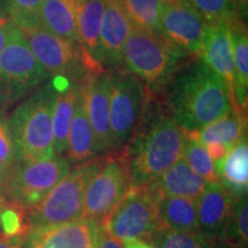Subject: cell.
Wrapping results in <instances>:
<instances>
[{"label": "cell", "mask_w": 248, "mask_h": 248, "mask_svg": "<svg viewBox=\"0 0 248 248\" xmlns=\"http://www.w3.org/2000/svg\"><path fill=\"white\" fill-rule=\"evenodd\" d=\"M184 138L185 131L172 117L166 100L148 90L140 121L122 150L130 187L147 186L159 178L182 156Z\"/></svg>", "instance_id": "6da1fadb"}, {"label": "cell", "mask_w": 248, "mask_h": 248, "mask_svg": "<svg viewBox=\"0 0 248 248\" xmlns=\"http://www.w3.org/2000/svg\"><path fill=\"white\" fill-rule=\"evenodd\" d=\"M166 90L167 106L185 132L199 131L235 110L228 86L200 57L182 67Z\"/></svg>", "instance_id": "7a4b0ae2"}, {"label": "cell", "mask_w": 248, "mask_h": 248, "mask_svg": "<svg viewBox=\"0 0 248 248\" xmlns=\"http://www.w3.org/2000/svg\"><path fill=\"white\" fill-rule=\"evenodd\" d=\"M58 79L37 88L17 105L8 119L17 161L32 162L54 156L53 109Z\"/></svg>", "instance_id": "3957f363"}, {"label": "cell", "mask_w": 248, "mask_h": 248, "mask_svg": "<svg viewBox=\"0 0 248 248\" xmlns=\"http://www.w3.org/2000/svg\"><path fill=\"white\" fill-rule=\"evenodd\" d=\"M159 32L133 28L123 47V67L131 71L151 92L167 89L191 59Z\"/></svg>", "instance_id": "277c9868"}, {"label": "cell", "mask_w": 248, "mask_h": 248, "mask_svg": "<svg viewBox=\"0 0 248 248\" xmlns=\"http://www.w3.org/2000/svg\"><path fill=\"white\" fill-rule=\"evenodd\" d=\"M108 155V154H107ZM106 160V155L76 164L48 194L27 213L28 230L63 224L80 218L89 182Z\"/></svg>", "instance_id": "5b68a950"}, {"label": "cell", "mask_w": 248, "mask_h": 248, "mask_svg": "<svg viewBox=\"0 0 248 248\" xmlns=\"http://www.w3.org/2000/svg\"><path fill=\"white\" fill-rule=\"evenodd\" d=\"M70 166L67 157L60 155L32 162L17 161L5 171L0 194L28 213L66 177Z\"/></svg>", "instance_id": "8992f818"}, {"label": "cell", "mask_w": 248, "mask_h": 248, "mask_svg": "<svg viewBox=\"0 0 248 248\" xmlns=\"http://www.w3.org/2000/svg\"><path fill=\"white\" fill-rule=\"evenodd\" d=\"M20 28L14 27L0 53V111L17 104L48 78Z\"/></svg>", "instance_id": "52a82bcc"}, {"label": "cell", "mask_w": 248, "mask_h": 248, "mask_svg": "<svg viewBox=\"0 0 248 248\" xmlns=\"http://www.w3.org/2000/svg\"><path fill=\"white\" fill-rule=\"evenodd\" d=\"M109 122L113 153L122 151L136 131L148 94L146 85L124 67L109 69Z\"/></svg>", "instance_id": "ba28073f"}, {"label": "cell", "mask_w": 248, "mask_h": 248, "mask_svg": "<svg viewBox=\"0 0 248 248\" xmlns=\"http://www.w3.org/2000/svg\"><path fill=\"white\" fill-rule=\"evenodd\" d=\"M157 195L147 186L130 187L123 199L100 222L121 241H151L159 228Z\"/></svg>", "instance_id": "9c48e42d"}, {"label": "cell", "mask_w": 248, "mask_h": 248, "mask_svg": "<svg viewBox=\"0 0 248 248\" xmlns=\"http://www.w3.org/2000/svg\"><path fill=\"white\" fill-rule=\"evenodd\" d=\"M33 57L48 76L83 82L88 75L85 57L79 45L61 38L44 27L21 29Z\"/></svg>", "instance_id": "30bf717a"}, {"label": "cell", "mask_w": 248, "mask_h": 248, "mask_svg": "<svg viewBox=\"0 0 248 248\" xmlns=\"http://www.w3.org/2000/svg\"><path fill=\"white\" fill-rule=\"evenodd\" d=\"M130 188L128 164L123 152L106 155L101 168L89 182L80 218L100 223Z\"/></svg>", "instance_id": "8fae6325"}, {"label": "cell", "mask_w": 248, "mask_h": 248, "mask_svg": "<svg viewBox=\"0 0 248 248\" xmlns=\"http://www.w3.org/2000/svg\"><path fill=\"white\" fill-rule=\"evenodd\" d=\"M207 22L187 0H163L159 33L191 57H200Z\"/></svg>", "instance_id": "7c38bea8"}, {"label": "cell", "mask_w": 248, "mask_h": 248, "mask_svg": "<svg viewBox=\"0 0 248 248\" xmlns=\"http://www.w3.org/2000/svg\"><path fill=\"white\" fill-rule=\"evenodd\" d=\"M110 85V71L105 68L89 73L82 82L85 109L98 156L113 153L109 122Z\"/></svg>", "instance_id": "4fadbf2b"}, {"label": "cell", "mask_w": 248, "mask_h": 248, "mask_svg": "<svg viewBox=\"0 0 248 248\" xmlns=\"http://www.w3.org/2000/svg\"><path fill=\"white\" fill-rule=\"evenodd\" d=\"M97 60L105 69L123 67V47L133 29L122 0H104Z\"/></svg>", "instance_id": "5bb4252c"}, {"label": "cell", "mask_w": 248, "mask_h": 248, "mask_svg": "<svg viewBox=\"0 0 248 248\" xmlns=\"http://www.w3.org/2000/svg\"><path fill=\"white\" fill-rule=\"evenodd\" d=\"M234 198L219 182L208 183L197 200L199 231L206 237L224 243L230 229Z\"/></svg>", "instance_id": "9a60e30c"}, {"label": "cell", "mask_w": 248, "mask_h": 248, "mask_svg": "<svg viewBox=\"0 0 248 248\" xmlns=\"http://www.w3.org/2000/svg\"><path fill=\"white\" fill-rule=\"evenodd\" d=\"M98 223L78 218L63 224L28 230L26 248H95Z\"/></svg>", "instance_id": "2e32d148"}, {"label": "cell", "mask_w": 248, "mask_h": 248, "mask_svg": "<svg viewBox=\"0 0 248 248\" xmlns=\"http://www.w3.org/2000/svg\"><path fill=\"white\" fill-rule=\"evenodd\" d=\"M200 58L223 79L234 102V63L228 24L207 23Z\"/></svg>", "instance_id": "e0dca14e"}, {"label": "cell", "mask_w": 248, "mask_h": 248, "mask_svg": "<svg viewBox=\"0 0 248 248\" xmlns=\"http://www.w3.org/2000/svg\"><path fill=\"white\" fill-rule=\"evenodd\" d=\"M207 185L208 182L198 176L181 156L147 187L157 197L175 195L198 200Z\"/></svg>", "instance_id": "ac0fdd59"}, {"label": "cell", "mask_w": 248, "mask_h": 248, "mask_svg": "<svg viewBox=\"0 0 248 248\" xmlns=\"http://www.w3.org/2000/svg\"><path fill=\"white\" fill-rule=\"evenodd\" d=\"M104 8V0H79L78 2V45L85 57L88 73L102 68L97 60V51Z\"/></svg>", "instance_id": "d6986e66"}, {"label": "cell", "mask_w": 248, "mask_h": 248, "mask_svg": "<svg viewBox=\"0 0 248 248\" xmlns=\"http://www.w3.org/2000/svg\"><path fill=\"white\" fill-rule=\"evenodd\" d=\"M57 79L58 93L53 109V147L55 155L64 156L68 133L82 82H74L63 77H57Z\"/></svg>", "instance_id": "ffe728a7"}, {"label": "cell", "mask_w": 248, "mask_h": 248, "mask_svg": "<svg viewBox=\"0 0 248 248\" xmlns=\"http://www.w3.org/2000/svg\"><path fill=\"white\" fill-rule=\"evenodd\" d=\"M234 63L233 95L235 109L247 113L248 100V33L243 18H235L228 24Z\"/></svg>", "instance_id": "44dd1931"}, {"label": "cell", "mask_w": 248, "mask_h": 248, "mask_svg": "<svg viewBox=\"0 0 248 248\" xmlns=\"http://www.w3.org/2000/svg\"><path fill=\"white\" fill-rule=\"evenodd\" d=\"M67 160L70 164H79L98 157L94 146V137L88 113L85 109L82 86L74 110L67 140Z\"/></svg>", "instance_id": "7402d4cb"}, {"label": "cell", "mask_w": 248, "mask_h": 248, "mask_svg": "<svg viewBox=\"0 0 248 248\" xmlns=\"http://www.w3.org/2000/svg\"><path fill=\"white\" fill-rule=\"evenodd\" d=\"M157 198V229L199 231L197 200L175 195H160Z\"/></svg>", "instance_id": "603a6c76"}, {"label": "cell", "mask_w": 248, "mask_h": 248, "mask_svg": "<svg viewBox=\"0 0 248 248\" xmlns=\"http://www.w3.org/2000/svg\"><path fill=\"white\" fill-rule=\"evenodd\" d=\"M79 0H45L39 12L40 26L54 35L78 44Z\"/></svg>", "instance_id": "cb8c5ba5"}, {"label": "cell", "mask_w": 248, "mask_h": 248, "mask_svg": "<svg viewBox=\"0 0 248 248\" xmlns=\"http://www.w3.org/2000/svg\"><path fill=\"white\" fill-rule=\"evenodd\" d=\"M218 182L234 198L247 195L248 145L247 138L230 148L221 162L215 163Z\"/></svg>", "instance_id": "d4e9b609"}, {"label": "cell", "mask_w": 248, "mask_h": 248, "mask_svg": "<svg viewBox=\"0 0 248 248\" xmlns=\"http://www.w3.org/2000/svg\"><path fill=\"white\" fill-rule=\"evenodd\" d=\"M246 114L232 109L199 131H195V135L203 145L217 142L230 150L238 142L246 139Z\"/></svg>", "instance_id": "484cf974"}, {"label": "cell", "mask_w": 248, "mask_h": 248, "mask_svg": "<svg viewBox=\"0 0 248 248\" xmlns=\"http://www.w3.org/2000/svg\"><path fill=\"white\" fill-rule=\"evenodd\" d=\"M183 159L190 166V168L208 183L218 182L215 162L195 131L185 132L184 145H183Z\"/></svg>", "instance_id": "4316f807"}, {"label": "cell", "mask_w": 248, "mask_h": 248, "mask_svg": "<svg viewBox=\"0 0 248 248\" xmlns=\"http://www.w3.org/2000/svg\"><path fill=\"white\" fill-rule=\"evenodd\" d=\"M133 28L159 32L163 0H122Z\"/></svg>", "instance_id": "83f0119b"}, {"label": "cell", "mask_w": 248, "mask_h": 248, "mask_svg": "<svg viewBox=\"0 0 248 248\" xmlns=\"http://www.w3.org/2000/svg\"><path fill=\"white\" fill-rule=\"evenodd\" d=\"M156 248H214L216 241L200 231H175L157 229L151 243Z\"/></svg>", "instance_id": "f1b7e54d"}, {"label": "cell", "mask_w": 248, "mask_h": 248, "mask_svg": "<svg viewBox=\"0 0 248 248\" xmlns=\"http://www.w3.org/2000/svg\"><path fill=\"white\" fill-rule=\"evenodd\" d=\"M204 21L209 24H229L241 18L232 0H187Z\"/></svg>", "instance_id": "f546056e"}, {"label": "cell", "mask_w": 248, "mask_h": 248, "mask_svg": "<svg viewBox=\"0 0 248 248\" xmlns=\"http://www.w3.org/2000/svg\"><path fill=\"white\" fill-rule=\"evenodd\" d=\"M45 0H6L5 13L20 29L39 26V12Z\"/></svg>", "instance_id": "4dcf8cb0"}, {"label": "cell", "mask_w": 248, "mask_h": 248, "mask_svg": "<svg viewBox=\"0 0 248 248\" xmlns=\"http://www.w3.org/2000/svg\"><path fill=\"white\" fill-rule=\"evenodd\" d=\"M27 232V212L0 194V235H26Z\"/></svg>", "instance_id": "1f68e13d"}, {"label": "cell", "mask_w": 248, "mask_h": 248, "mask_svg": "<svg viewBox=\"0 0 248 248\" xmlns=\"http://www.w3.org/2000/svg\"><path fill=\"white\" fill-rule=\"evenodd\" d=\"M224 243L247 247V243H248L247 195L237 198V199L234 200L230 229H229L228 237H226V240Z\"/></svg>", "instance_id": "d6a6232c"}, {"label": "cell", "mask_w": 248, "mask_h": 248, "mask_svg": "<svg viewBox=\"0 0 248 248\" xmlns=\"http://www.w3.org/2000/svg\"><path fill=\"white\" fill-rule=\"evenodd\" d=\"M16 162V151L8 119L4 111H0V171L5 172Z\"/></svg>", "instance_id": "836d02e7"}, {"label": "cell", "mask_w": 248, "mask_h": 248, "mask_svg": "<svg viewBox=\"0 0 248 248\" xmlns=\"http://www.w3.org/2000/svg\"><path fill=\"white\" fill-rule=\"evenodd\" d=\"M95 248H125L123 241L111 235L106 229L98 223L95 226Z\"/></svg>", "instance_id": "e575fe53"}, {"label": "cell", "mask_w": 248, "mask_h": 248, "mask_svg": "<svg viewBox=\"0 0 248 248\" xmlns=\"http://www.w3.org/2000/svg\"><path fill=\"white\" fill-rule=\"evenodd\" d=\"M15 24L12 22L11 18L7 15L0 17V53L4 49V47L7 44L9 37H11L12 32H13Z\"/></svg>", "instance_id": "d590c367"}, {"label": "cell", "mask_w": 248, "mask_h": 248, "mask_svg": "<svg viewBox=\"0 0 248 248\" xmlns=\"http://www.w3.org/2000/svg\"><path fill=\"white\" fill-rule=\"evenodd\" d=\"M0 248H26V235H0Z\"/></svg>", "instance_id": "8d00e7d4"}, {"label": "cell", "mask_w": 248, "mask_h": 248, "mask_svg": "<svg viewBox=\"0 0 248 248\" xmlns=\"http://www.w3.org/2000/svg\"><path fill=\"white\" fill-rule=\"evenodd\" d=\"M235 8H237L238 13L243 20H246L247 12H248V0H232Z\"/></svg>", "instance_id": "74e56055"}, {"label": "cell", "mask_w": 248, "mask_h": 248, "mask_svg": "<svg viewBox=\"0 0 248 248\" xmlns=\"http://www.w3.org/2000/svg\"><path fill=\"white\" fill-rule=\"evenodd\" d=\"M124 243H125V246H124L125 248H156L154 245L145 240H129Z\"/></svg>", "instance_id": "f35d334b"}, {"label": "cell", "mask_w": 248, "mask_h": 248, "mask_svg": "<svg viewBox=\"0 0 248 248\" xmlns=\"http://www.w3.org/2000/svg\"><path fill=\"white\" fill-rule=\"evenodd\" d=\"M228 248H247V247L238 246V245H230V244H228Z\"/></svg>", "instance_id": "ab89813d"}, {"label": "cell", "mask_w": 248, "mask_h": 248, "mask_svg": "<svg viewBox=\"0 0 248 248\" xmlns=\"http://www.w3.org/2000/svg\"><path fill=\"white\" fill-rule=\"evenodd\" d=\"M4 15H6V13H5V9L2 8L1 4H0V17H1V16H4Z\"/></svg>", "instance_id": "60d3db41"}, {"label": "cell", "mask_w": 248, "mask_h": 248, "mask_svg": "<svg viewBox=\"0 0 248 248\" xmlns=\"http://www.w3.org/2000/svg\"><path fill=\"white\" fill-rule=\"evenodd\" d=\"M4 173L2 171H0V190H1V183H2V177H4Z\"/></svg>", "instance_id": "b9f144b4"}]
</instances>
